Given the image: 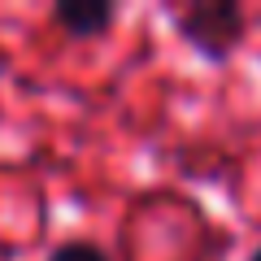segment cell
Masks as SVG:
<instances>
[{"mask_svg": "<svg viewBox=\"0 0 261 261\" xmlns=\"http://www.w3.org/2000/svg\"><path fill=\"white\" fill-rule=\"evenodd\" d=\"M48 261H109V252L87 244V240H65V244H57L48 252Z\"/></svg>", "mask_w": 261, "mask_h": 261, "instance_id": "3957f363", "label": "cell"}, {"mask_svg": "<svg viewBox=\"0 0 261 261\" xmlns=\"http://www.w3.org/2000/svg\"><path fill=\"white\" fill-rule=\"evenodd\" d=\"M174 31L192 53H200L205 61L222 65L244 48L248 13L235 0H196V5H187V9L174 13Z\"/></svg>", "mask_w": 261, "mask_h": 261, "instance_id": "6da1fadb", "label": "cell"}, {"mask_svg": "<svg viewBox=\"0 0 261 261\" xmlns=\"http://www.w3.org/2000/svg\"><path fill=\"white\" fill-rule=\"evenodd\" d=\"M118 9L109 0H57L53 5V22L74 39H96L113 27Z\"/></svg>", "mask_w": 261, "mask_h": 261, "instance_id": "7a4b0ae2", "label": "cell"}, {"mask_svg": "<svg viewBox=\"0 0 261 261\" xmlns=\"http://www.w3.org/2000/svg\"><path fill=\"white\" fill-rule=\"evenodd\" d=\"M248 261H261V244H257V248H252V257Z\"/></svg>", "mask_w": 261, "mask_h": 261, "instance_id": "277c9868", "label": "cell"}]
</instances>
